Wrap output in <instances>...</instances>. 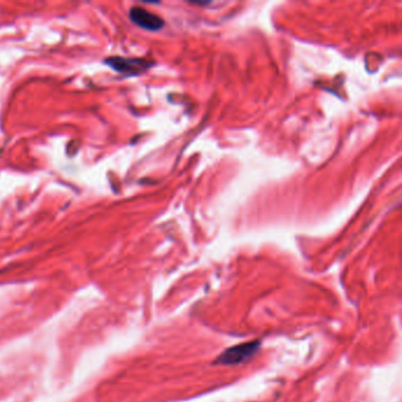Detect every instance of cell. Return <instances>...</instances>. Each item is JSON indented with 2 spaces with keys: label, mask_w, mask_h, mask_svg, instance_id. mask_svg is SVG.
<instances>
[{
  "label": "cell",
  "mask_w": 402,
  "mask_h": 402,
  "mask_svg": "<svg viewBox=\"0 0 402 402\" xmlns=\"http://www.w3.org/2000/svg\"><path fill=\"white\" fill-rule=\"evenodd\" d=\"M105 64L118 73L138 76V74L145 72L148 68H150L153 63L148 59H143V58L110 57L105 60Z\"/></svg>",
  "instance_id": "7a4b0ae2"
},
{
  "label": "cell",
  "mask_w": 402,
  "mask_h": 402,
  "mask_svg": "<svg viewBox=\"0 0 402 402\" xmlns=\"http://www.w3.org/2000/svg\"><path fill=\"white\" fill-rule=\"evenodd\" d=\"M189 4L192 5H198V6H206V5H210V1H190Z\"/></svg>",
  "instance_id": "277c9868"
},
{
  "label": "cell",
  "mask_w": 402,
  "mask_h": 402,
  "mask_svg": "<svg viewBox=\"0 0 402 402\" xmlns=\"http://www.w3.org/2000/svg\"><path fill=\"white\" fill-rule=\"evenodd\" d=\"M260 349V342L258 341H250V342L241 343L235 347L227 349L219 355L216 360L217 365L223 366H236L247 362L251 359Z\"/></svg>",
  "instance_id": "6da1fadb"
},
{
  "label": "cell",
  "mask_w": 402,
  "mask_h": 402,
  "mask_svg": "<svg viewBox=\"0 0 402 402\" xmlns=\"http://www.w3.org/2000/svg\"><path fill=\"white\" fill-rule=\"evenodd\" d=\"M130 19L132 23L148 31H158L164 26V20L159 16L142 7H132L130 10Z\"/></svg>",
  "instance_id": "3957f363"
}]
</instances>
